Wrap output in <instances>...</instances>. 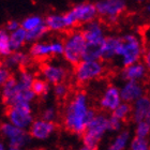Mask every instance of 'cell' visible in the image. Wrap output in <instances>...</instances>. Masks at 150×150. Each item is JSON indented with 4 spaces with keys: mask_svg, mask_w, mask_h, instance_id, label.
<instances>
[{
    "mask_svg": "<svg viewBox=\"0 0 150 150\" xmlns=\"http://www.w3.org/2000/svg\"><path fill=\"white\" fill-rule=\"evenodd\" d=\"M147 122H149L150 123V107H149V110H148V112H147V116H146V119H145Z\"/></svg>",
    "mask_w": 150,
    "mask_h": 150,
    "instance_id": "ab89813d",
    "label": "cell"
},
{
    "mask_svg": "<svg viewBox=\"0 0 150 150\" xmlns=\"http://www.w3.org/2000/svg\"><path fill=\"white\" fill-rule=\"evenodd\" d=\"M119 45V39L108 37L104 41L103 53H102V59L110 60L112 59L115 55H117V48Z\"/></svg>",
    "mask_w": 150,
    "mask_h": 150,
    "instance_id": "2e32d148",
    "label": "cell"
},
{
    "mask_svg": "<svg viewBox=\"0 0 150 150\" xmlns=\"http://www.w3.org/2000/svg\"><path fill=\"white\" fill-rule=\"evenodd\" d=\"M143 38L145 41V47L150 46V27L145 30V32L143 33Z\"/></svg>",
    "mask_w": 150,
    "mask_h": 150,
    "instance_id": "8d00e7d4",
    "label": "cell"
},
{
    "mask_svg": "<svg viewBox=\"0 0 150 150\" xmlns=\"http://www.w3.org/2000/svg\"><path fill=\"white\" fill-rule=\"evenodd\" d=\"M94 116V110L87 108L86 94L78 92L67 105L63 114V123L68 131L83 135Z\"/></svg>",
    "mask_w": 150,
    "mask_h": 150,
    "instance_id": "6da1fadb",
    "label": "cell"
},
{
    "mask_svg": "<svg viewBox=\"0 0 150 150\" xmlns=\"http://www.w3.org/2000/svg\"><path fill=\"white\" fill-rule=\"evenodd\" d=\"M143 87L136 81H130L121 90V99L125 102H132L143 97Z\"/></svg>",
    "mask_w": 150,
    "mask_h": 150,
    "instance_id": "8fae6325",
    "label": "cell"
},
{
    "mask_svg": "<svg viewBox=\"0 0 150 150\" xmlns=\"http://www.w3.org/2000/svg\"><path fill=\"white\" fill-rule=\"evenodd\" d=\"M55 130V125L52 121L38 120L33 122L30 128V135L39 139H44L50 136V134Z\"/></svg>",
    "mask_w": 150,
    "mask_h": 150,
    "instance_id": "30bf717a",
    "label": "cell"
},
{
    "mask_svg": "<svg viewBox=\"0 0 150 150\" xmlns=\"http://www.w3.org/2000/svg\"><path fill=\"white\" fill-rule=\"evenodd\" d=\"M30 54L31 56L37 60H45L46 58H48V56H50L53 53V48L52 45L48 44H35L30 50Z\"/></svg>",
    "mask_w": 150,
    "mask_h": 150,
    "instance_id": "e0dca14e",
    "label": "cell"
},
{
    "mask_svg": "<svg viewBox=\"0 0 150 150\" xmlns=\"http://www.w3.org/2000/svg\"><path fill=\"white\" fill-rule=\"evenodd\" d=\"M150 107V98L141 97L136 100L134 110H133V119L136 122H141L146 119L147 112Z\"/></svg>",
    "mask_w": 150,
    "mask_h": 150,
    "instance_id": "5bb4252c",
    "label": "cell"
},
{
    "mask_svg": "<svg viewBox=\"0 0 150 150\" xmlns=\"http://www.w3.org/2000/svg\"><path fill=\"white\" fill-rule=\"evenodd\" d=\"M87 41L85 39L83 31L72 32L64 39V57L73 66H77L83 60V53Z\"/></svg>",
    "mask_w": 150,
    "mask_h": 150,
    "instance_id": "3957f363",
    "label": "cell"
},
{
    "mask_svg": "<svg viewBox=\"0 0 150 150\" xmlns=\"http://www.w3.org/2000/svg\"><path fill=\"white\" fill-rule=\"evenodd\" d=\"M40 69L42 74L44 75V77L54 85L62 83L67 77L66 70L60 68V67H55L46 62H43L41 63Z\"/></svg>",
    "mask_w": 150,
    "mask_h": 150,
    "instance_id": "ba28073f",
    "label": "cell"
},
{
    "mask_svg": "<svg viewBox=\"0 0 150 150\" xmlns=\"http://www.w3.org/2000/svg\"><path fill=\"white\" fill-rule=\"evenodd\" d=\"M27 141H28V136H27V133L25 132V133H23L22 135H18V136H16V137L10 138L9 147H10V149H12V150L19 149V148L23 147V146L27 143Z\"/></svg>",
    "mask_w": 150,
    "mask_h": 150,
    "instance_id": "484cf974",
    "label": "cell"
},
{
    "mask_svg": "<svg viewBox=\"0 0 150 150\" xmlns=\"http://www.w3.org/2000/svg\"><path fill=\"white\" fill-rule=\"evenodd\" d=\"M103 72V66L98 60H83L75 67V77L81 84L99 77Z\"/></svg>",
    "mask_w": 150,
    "mask_h": 150,
    "instance_id": "8992f818",
    "label": "cell"
},
{
    "mask_svg": "<svg viewBox=\"0 0 150 150\" xmlns=\"http://www.w3.org/2000/svg\"><path fill=\"white\" fill-rule=\"evenodd\" d=\"M41 24H42V19L40 17L35 16V17H29V18H27L25 22L23 23L22 26L23 28L26 29V30H31V29L35 28V27H38Z\"/></svg>",
    "mask_w": 150,
    "mask_h": 150,
    "instance_id": "4dcf8cb0",
    "label": "cell"
},
{
    "mask_svg": "<svg viewBox=\"0 0 150 150\" xmlns=\"http://www.w3.org/2000/svg\"><path fill=\"white\" fill-rule=\"evenodd\" d=\"M31 89L35 91V93L38 94V96H45L47 93V91H48V85L44 81L35 79L32 83Z\"/></svg>",
    "mask_w": 150,
    "mask_h": 150,
    "instance_id": "4316f807",
    "label": "cell"
},
{
    "mask_svg": "<svg viewBox=\"0 0 150 150\" xmlns=\"http://www.w3.org/2000/svg\"><path fill=\"white\" fill-rule=\"evenodd\" d=\"M144 59H145V62H146V64H147V67L150 69V50H149V48H146Z\"/></svg>",
    "mask_w": 150,
    "mask_h": 150,
    "instance_id": "f35d334b",
    "label": "cell"
},
{
    "mask_svg": "<svg viewBox=\"0 0 150 150\" xmlns=\"http://www.w3.org/2000/svg\"><path fill=\"white\" fill-rule=\"evenodd\" d=\"M73 12L75 13V16L77 18L78 24L83 23H88L94 18V16L97 15V6L89 3H84L81 6H75L73 9Z\"/></svg>",
    "mask_w": 150,
    "mask_h": 150,
    "instance_id": "7c38bea8",
    "label": "cell"
},
{
    "mask_svg": "<svg viewBox=\"0 0 150 150\" xmlns=\"http://www.w3.org/2000/svg\"><path fill=\"white\" fill-rule=\"evenodd\" d=\"M120 119L115 117V116L112 115V117L110 118V130L112 131H116V130H118L120 128V121H119Z\"/></svg>",
    "mask_w": 150,
    "mask_h": 150,
    "instance_id": "d6a6232c",
    "label": "cell"
},
{
    "mask_svg": "<svg viewBox=\"0 0 150 150\" xmlns=\"http://www.w3.org/2000/svg\"><path fill=\"white\" fill-rule=\"evenodd\" d=\"M106 130H110V119L104 115L94 116L83 134L84 149H97L99 142Z\"/></svg>",
    "mask_w": 150,
    "mask_h": 150,
    "instance_id": "7a4b0ae2",
    "label": "cell"
},
{
    "mask_svg": "<svg viewBox=\"0 0 150 150\" xmlns=\"http://www.w3.org/2000/svg\"><path fill=\"white\" fill-rule=\"evenodd\" d=\"M11 44H10V39L6 35V31L1 30L0 32V53L3 56H9L11 54Z\"/></svg>",
    "mask_w": 150,
    "mask_h": 150,
    "instance_id": "cb8c5ba5",
    "label": "cell"
},
{
    "mask_svg": "<svg viewBox=\"0 0 150 150\" xmlns=\"http://www.w3.org/2000/svg\"><path fill=\"white\" fill-rule=\"evenodd\" d=\"M19 24L17 22H9L8 23V25H6V28L9 29V30H16V29L18 28Z\"/></svg>",
    "mask_w": 150,
    "mask_h": 150,
    "instance_id": "74e56055",
    "label": "cell"
},
{
    "mask_svg": "<svg viewBox=\"0 0 150 150\" xmlns=\"http://www.w3.org/2000/svg\"><path fill=\"white\" fill-rule=\"evenodd\" d=\"M1 132H2V134L8 138L16 137V136L22 135L23 133H25V132L22 130V128H18V127L14 125L13 123L12 125L3 123V125H1Z\"/></svg>",
    "mask_w": 150,
    "mask_h": 150,
    "instance_id": "7402d4cb",
    "label": "cell"
},
{
    "mask_svg": "<svg viewBox=\"0 0 150 150\" xmlns=\"http://www.w3.org/2000/svg\"><path fill=\"white\" fill-rule=\"evenodd\" d=\"M55 118V110L53 108H48L43 112V119L46 121H53Z\"/></svg>",
    "mask_w": 150,
    "mask_h": 150,
    "instance_id": "836d02e7",
    "label": "cell"
},
{
    "mask_svg": "<svg viewBox=\"0 0 150 150\" xmlns=\"http://www.w3.org/2000/svg\"><path fill=\"white\" fill-rule=\"evenodd\" d=\"M112 112H114L112 115L115 116V117L121 119V120H125V119L128 118V116L130 115V112H132V107L127 102V103H123V104H119L118 106L116 107Z\"/></svg>",
    "mask_w": 150,
    "mask_h": 150,
    "instance_id": "603a6c76",
    "label": "cell"
},
{
    "mask_svg": "<svg viewBox=\"0 0 150 150\" xmlns=\"http://www.w3.org/2000/svg\"><path fill=\"white\" fill-rule=\"evenodd\" d=\"M148 10H149V11H150V6H148Z\"/></svg>",
    "mask_w": 150,
    "mask_h": 150,
    "instance_id": "60d3db41",
    "label": "cell"
},
{
    "mask_svg": "<svg viewBox=\"0 0 150 150\" xmlns=\"http://www.w3.org/2000/svg\"><path fill=\"white\" fill-rule=\"evenodd\" d=\"M31 110L29 102H18L13 105H6V114L13 125L18 128H27L31 122Z\"/></svg>",
    "mask_w": 150,
    "mask_h": 150,
    "instance_id": "5b68a950",
    "label": "cell"
},
{
    "mask_svg": "<svg viewBox=\"0 0 150 150\" xmlns=\"http://www.w3.org/2000/svg\"><path fill=\"white\" fill-rule=\"evenodd\" d=\"M129 139V133L128 132H123L119 135L118 137L116 138V141L114 142V144L110 147V150H121L125 147L127 142Z\"/></svg>",
    "mask_w": 150,
    "mask_h": 150,
    "instance_id": "83f0119b",
    "label": "cell"
},
{
    "mask_svg": "<svg viewBox=\"0 0 150 150\" xmlns=\"http://www.w3.org/2000/svg\"><path fill=\"white\" fill-rule=\"evenodd\" d=\"M29 58L26 55L22 53H14L12 55H9V57L2 61V66L6 68H12L15 66H27V61Z\"/></svg>",
    "mask_w": 150,
    "mask_h": 150,
    "instance_id": "d6986e66",
    "label": "cell"
},
{
    "mask_svg": "<svg viewBox=\"0 0 150 150\" xmlns=\"http://www.w3.org/2000/svg\"><path fill=\"white\" fill-rule=\"evenodd\" d=\"M69 93V89H68V86L63 84H57L55 86V94L57 96L58 99H66L67 96Z\"/></svg>",
    "mask_w": 150,
    "mask_h": 150,
    "instance_id": "1f68e13d",
    "label": "cell"
},
{
    "mask_svg": "<svg viewBox=\"0 0 150 150\" xmlns=\"http://www.w3.org/2000/svg\"><path fill=\"white\" fill-rule=\"evenodd\" d=\"M142 54L141 44L133 35H125L119 39L117 55L122 57V63L125 67L131 66L138 60Z\"/></svg>",
    "mask_w": 150,
    "mask_h": 150,
    "instance_id": "277c9868",
    "label": "cell"
},
{
    "mask_svg": "<svg viewBox=\"0 0 150 150\" xmlns=\"http://www.w3.org/2000/svg\"><path fill=\"white\" fill-rule=\"evenodd\" d=\"M48 27L47 25H39L38 27L35 28L31 29V30H28L27 32V41H33V40H37L39 38H41L44 33H46L47 30H48Z\"/></svg>",
    "mask_w": 150,
    "mask_h": 150,
    "instance_id": "d4e9b609",
    "label": "cell"
},
{
    "mask_svg": "<svg viewBox=\"0 0 150 150\" xmlns=\"http://www.w3.org/2000/svg\"><path fill=\"white\" fill-rule=\"evenodd\" d=\"M52 48L54 54H62L64 52V46L62 45V43H58V42L52 44Z\"/></svg>",
    "mask_w": 150,
    "mask_h": 150,
    "instance_id": "e575fe53",
    "label": "cell"
},
{
    "mask_svg": "<svg viewBox=\"0 0 150 150\" xmlns=\"http://www.w3.org/2000/svg\"><path fill=\"white\" fill-rule=\"evenodd\" d=\"M25 30L26 29L24 28L16 29L15 31L11 35V37H10V44H11V48L12 50H17L18 47L22 46L25 41H27V33H26Z\"/></svg>",
    "mask_w": 150,
    "mask_h": 150,
    "instance_id": "ffe728a7",
    "label": "cell"
},
{
    "mask_svg": "<svg viewBox=\"0 0 150 150\" xmlns=\"http://www.w3.org/2000/svg\"><path fill=\"white\" fill-rule=\"evenodd\" d=\"M11 77V74L6 69H1L0 71V81H1V85H3L9 78Z\"/></svg>",
    "mask_w": 150,
    "mask_h": 150,
    "instance_id": "d590c367",
    "label": "cell"
},
{
    "mask_svg": "<svg viewBox=\"0 0 150 150\" xmlns=\"http://www.w3.org/2000/svg\"><path fill=\"white\" fill-rule=\"evenodd\" d=\"M150 133V123L146 120L138 122V125L136 128V136L138 137H146Z\"/></svg>",
    "mask_w": 150,
    "mask_h": 150,
    "instance_id": "f1b7e54d",
    "label": "cell"
},
{
    "mask_svg": "<svg viewBox=\"0 0 150 150\" xmlns=\"http://www.w3.org/2000/svg\"><path fill=\"white\" fill-rule=\"evenodd\" d=\"M145 68L141 63H136V64H131V66L125 67V69L123 70L122 75L125 79L129 81H137L139 78H143L145 76Z\"/></svg>",
    "mask_w": 150,
    "mask_h": 150,
    "instance_id": "9a60e30c",
    "label": "cell"
},
{
    "mask_svg": "<svg viewBox=\"0 0 150 150\" xmlns=\"http://www.w3.org/2000/svg\"><path fill=\"white\" fill-rule=\"evenodd\" d=\"M47 27L52 30H62L64 29L67 26L66 18L64 16H59V15H52L48 16L45 21Z\"/></svg>",
    "mask_w": 150,
    "mask_h": 150,
    "instance_id": "44dd1931",
    "label": "cell"
},
{
    "mask_svg": "<svg viewBox=\"0 0 150 150\" xmlns=\"http://www.w3.org/2000/svg\"><path fill=\"white\" fill-rule=\"evenodd\" d=\"M120 98L121 96L118 89L114 86H110L101 100V107L106 110H114L120 104Z\"/></svg>",
    "mask_w": 150,
    "mask_h": 150,
    "instance_id": "4fadbf2b",
    "label": "cell"
},
{
    "mask_svg": "<svg viewBox=\"0 0 150 150\" xmlns=\"http://www.w3.org/2000/svg\"><path fill=\"white\" fill-rule=\"evenodd\" d=\"M83 35H84L86 41H94L103 38L102 29L98 22H92L89 25H87V27L83 30Z\"/></svg>",
    "mask_w": 150,
    "mask_h": 150,
    "instance_id": "ac0fdd59",
    "label": "cell"
},
{
    "mask_svg": "<svg viewBox=\"0 0 150 150\" xmlns=\"http://www.w3.org/2000/svg\"><path fill=\"white\" fill-rule=\"evenodd\" d=\"M131 147L133 150H147L149 145H148V142L145 139L144 137H136L133 139L131 144Z\"/></svg>",
    "mask_w": 150,
    "mask_h": 150,
    "instance_id": "f546056e",
    "label": "cell"
},
{
    "mask_svg": "<svg viewBox=\"0 0 150 150\" xmlns=\"http://www.w3.org/2000/svg\"><path fill=\"white\" fill-rule=\"evenodd\" d=\"M98 13H100L104 18L115 23L120 14L125 9L123 0H103L96 4Z\"/></svg>",
    "mask_w": 150,
    "mask_h": 150,
    "instance_id": "52a82bcc",
    "label": "cell"
},
{
    "mask_svg": "<svg viewBox=\"0 0 150 150\" xmlns=\"http://www.w3.org/2000/svg\"><path fill=\"white\" fill-rule=\"evenodd\" d=\"M105 38L94 41H87L83 53V60H98L102 58Z\"/></svg>",
    "mask_w": 150,
    "mask_h": 150,
    "instance_id": "9c48e42d",
    "label": "cell"
}]
</instances>
